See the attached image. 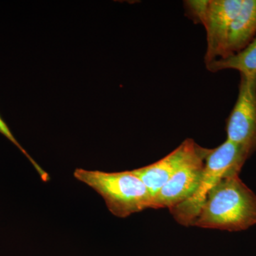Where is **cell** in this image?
<instances>
[{
    "label": "cell",
    "instance_id": "6",
    "mask_svg": "<svg viewBox=\"0 0 256 256\" xmlns=\"http://www.w3.org/2000/svg\"><path fill=\"white\" fill-rule=\"evenodd\" d=\"M210 151L198 146L152 198L150 208L171 210L190 198L196 191Z\"/></svg>",
    "mask_w": 256,
    "mask_h": 256
},
{
    "label": "cell",
    "instance_id": "1",
    "mask_svg": "<svg viewBox=\"0 0 256 256\" xmlns=\"http://www.w3.org/2000/svg\"><path fill=\"white\" fill-rule=\"evenodd\" d=\"M256 224V195L239 175L223 178L207 196L193 226L242 232Z\"/></svg>",
    "mask_w": 256,
    "mask_h": 256
},
{
    "label": "cell",
    "instance_id": "3",
    "mask_svg": "<svg viewBox=\"0 0 256 256\" xmlns=\"http://www.w3.org/2000/svg\"><path fill=\"white\" fill-rule=\"evenodd\" d=\"M249 156L242 148L228 140L210 149L196 191L188 200L170 210L175 220L184 226H193L210 192L223 178L239 175Z\"/></svg>",
    "mask_w": 256,
    "mask_h": 256
},
{
    "label": "cell",
    "instance_id": "7",
    "mask_svg": "<svg viewBox=\"0 0 256 256\" xmlns=\"http://www.w3.org/2000/svg\"><path fill=\"white\" fill-rule=\"evenodd\" d=\"M198 146L193 140L186 139L159 161L132 170L149 190L152 200L175 172L195 152Z\"/></svg>",
    "mask_w": 256,
    "mask_h": 256
},
{
    "label": "cell",
    "instance_id": "5",
    "mask_svg": "<svg viewBox=\"0 0 256 256\" xmlns=\"http://www.w3.org/2000/svg\"><path fill=\"white\" fill-rule=\"evenodd\" d=\"M226 129V140L250 156L256 152V74H240L238 98Z\"/></svg>",
    "mask_w": 256,
    "mask_h": 256
},
{
    "label": "cell",
    "instance_id": "10",
    "mask_svg": "<svg viewBox=\"0 0 256 256\" xmlns=\"http://www.w3.org/2000/svg\"><path fill=\"white\" fill-rule=\"evenodd\" d=\"M0 132L3 134V136H5L8 140L13 143L15 146H18L20 150L24 154L26 158H28V160L31 162L32 165L34 166L35 170H36L37 172L40 174V178H41L42 181L47 182L48 180H50V176H48V173H46V172L44 171L41 166H40L36 162L34 161L31 156H30V154L26 152V150L22 146L21 144L18 142V141L16 140V138L14 137L11 131H10L9 127L6 126V124H5L4 121L0 117Z\"/></svg>",
    "mask_w": 256,
    "mask_h": 256
},
{
    "label": "cell",
    "instance_id": "9",
    "mask_svg": "<svg viewBox=\"0 0 256 256\" xmlns=\"http://www.w3.org/2000/svg\"><path fill=\"white\" fill-rule=\"evenodd\" d=\"M210 72H218L226 69L238 70L240 74H256V35L244 50L226 58H220L206 64Z\"/></svg>",
    "mask_w": 256,
    "mask_h": 256
},
{
    "label": "cell",
    "instance_id": "8",
    "mask_svg": "<svg viewBox=\"0 0 256 256\" xmlns=\"http://www.w3.org/2000/svg\"><path fill=\"white\" fill-rule=\"evenodd\" d=\"M256 35V0H242L229 28L224 58L244 50Z\"/></svg>",
    "mask_w": 256,
    "mask_h": 256
},
{
    "label": "cell",
    "instance_id": "4",
    "mask_svg": "<svg viewBox=\"0 0 256 256\" xmlns=\"http://www.w3.org/2000/svg\"><path fill=\"white\" fill-rule=\"evenodd\" d=\"M242 2V0H198L185 3L188 16L206 30V64L225 56L229 28Z\"/></svg>",
    "mask_w": 256,
    "mask_h": 256
},
{
    "label": "cell",
    "instance_id": "2",
    "mask_svg": "<svg viewBox=\"0 0 256 256\" xmlns=\"http://www.w3.org/2000/svg\"><path fill=\"white\" fill-rule=\"evenodd\" d=\"M74 175L98 192L112 214L119 218L151 208L150 193L132 170L106 172L80 168L75 170Z\"/></svg>",
    "mask_w": 256,
    "mask_h": 256
}]
</instances>
